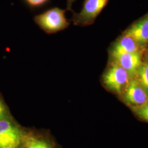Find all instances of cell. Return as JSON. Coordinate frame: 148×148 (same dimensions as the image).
<instances>
[{
	"label": "cell",
	"instance_id": "6da1fadb",
	"mask_svg": "<svg viewBox=\"0 0 148 148\" xmlns=\"http://www.w3.org/2000/svg\"><path fill=\"white\" fill-rule=\"evenodd\" d=\"M27 130L13 117L0 120V148H23Z\"/></svg>",
	"mask_w": 148,
	"mask_h": 148
},
{
	"label": "cell",
	"instance_id": "7a4b0ae2",
	"mask_svg": "<svg viewBox=\"0 0 148 148\" xmlns=\"http://www.w3.org/2000/svg\"><path fill=\"white\" fill-rule=\"evenodd\" d=\"M65 10L55 7L35 16L34 21L46 34H56L63 31L70 25L65 16Z\"/></svg>",
	"mask_w": 148,
	"mask_h": 148
},
{
	"label": "cell",
	"instance_id": "3957f363",
	"mask_svg": "<svg viewBox=\"0 0 148 148\" xmlns=\"http://www.w3.org/2000/svg\"><path fill=\"white\" fill-rule=\"evenodd\" d=\"M127 71L117 64L113 63L102 76V82L108 90L121 94L130 82Z\"/></svg>",
	"mask_w": 148,
	"mask_h": 148
},
{
	"label": "cell",
	"instance_id": "277c9868",
	"mask_svg": "<svg viewBox=\"0 0 148 148\" xmlns=\"http://www.w3.org/2000/svg\"><path fill=\"white\" fill-rule=\"evenodd\" d=\"M109 0H85L79 13H73L71 21L75 25L86 26L92 24L107 5Z\"/></svg>",
	"mask_w": 148,
	"mask_h": 148
},
{
	"label": "cell",
	"instance_id": "5b68a950",
	"mask_svg": "<svg viewBox=\"0 0 148 148\" xmlns=\"http://www.w3.org/2000/svg\"><path fill=\"white\" fill-rule=\"evenodd\" d=\"M123 100L133 109H137L148 102V94L137 79H132L123 91Z\"/></svg>",
	"mask_w": 148,
	"mask_h": 148
},
{
	"label": "cell",
	"instance_id": "8992f818",
	"mask_svg": "<svg viewBox=\"0 0 148 148\" xmlns=\"http://www.w3.org/2000/svg\"><path fill=\"white\" fill-rule=\"evenodd\" d=\"M110 55L114 63L118 64L125 69L130 78L133 79L136 76L138 71L142 64V53H112Z\"/></svg>",
	"mask_w": 148,
	"mask_h": 148
},
{
	"label": "cell",
	"instance_id": "52a82bcc",
	"mask_svg": "<svg viewBox=\"0 0 148 148\" xmlns=\"http://www.w3.org/2000/svg\"><path fill=\"white\" fill-rule=\"evenodd\" d=\"M23 148H58L51 136L45 131L27 129Z\"/></svg>",
	"mask_w": 148,
	"mask_h": 148
},
{
	"label": "cell",
	"instance_id": "ba28073f",
	"mask_svg": "<svg viewBox=\"0 0 148 148\" xmlns=\"http://www.w3.org/2000/svg\"><path fill=\"white\" fill-rule=\"evenodd\" d=\"M123 35L132 38L142 47L148 43V15L130 27Z\"/></svg>",
	"mask_w": 148,
	"mask_h": 148
},
{
	"label": "cell",
	"instance_id": "9c48e42d",
	"mask_svg": "<svg viewBox=\"0 0 148 148\" xmlns=\"http://www.w3.org/2000/svg\"><path fill=\"white\" fill-rule=\"evenodd\" d=\"M142 47L132 38L123 35L114 45L110 54L137 52L142 53Z\"/></svg>",
	"mask_w": 148,
	"mask_h": 148
},
{
	"label": "cell",
	"instance_id": "30bf717a",
	"mask_svg": "<svg viewBox=\"0 0 148 148\" xmlns=\"http://www.w3.org/2000/svg\"><path fill=\"white\" fill-rule=\"evenodd\" d=\"M136 77L140 85L148 94V61L142 63Z\"/></svg>",
	"mask_w": 148,
	"mask_h": 148
},
{
	"label": "cell",
	"instance_id": "8fae6325",
	"mask_svg": "<svg viewBox=\"0 0 148 148\" xmlns=\"http://www.w3.org/2000/svg\"><path fill=\"white\" fill-rule=\"evenodd\" d=\"M12 117L8 106L0 94V120Z\"/></svg>",
	"mask_w": 148,
	"mask_h": 148
},
{
	"label": "cell",
	"instance_id": "7c38bea8",
	"mask_svg": "<svg viewBox=\"0 0 148 148\" xmlns=\"http://www.w3.org/2000/svg\"><path fill=\"white\" fill-rule=\"evenodd\" d=\"M134 111L139 117L148 121V102L142 106L135 109Z\"/></svg>",
	"mask_w": 148,
	"mask_h": 148
},
{
	"label": "cell",
	"instance_id": "4fadbf2b",
	"mask_svg": "<svg viewBox=\"0 0 148 148\" xmlns=\"http://www.w3.org/2000/svg\"><path fill=\"white\" fill-rule=\"evenodd\" d=\"M27 5L33 7L37 8L45 5L48 0H25Z\"/></svg>",
	"mask_w": 148,
	"mask_h": 148
},
{
	"label": "cell",
	"instance_id": "5bb4252c",
	"mask_svg": "<svg viewBox=\"0 0 148 148\" xmlns=\"http://www.w3.org/2000/svg\"><path fill=\"white\" fill-rule=\"evenodd\" d=\"M75 1V0H67V2H66V10L67 11H72L71 7Z\"/></svg>",
	"mask_w": 148,
	"mask_h": 148
},
{
	"label": "cell",
	"instance_id": "9a60e30c",
	"mask_svg": "<svg viewBox=\"0 0 148 148\" xmlns=\"http://www.w3.org/2000/svg\"><path fill=\"white\" fill-rule=\"evenodd\" d=\"M147 56L148 57V50L147 51Z\"/></svg>",
	"mask_w": 148,
	"mask_h": 148
}]
</instances>
